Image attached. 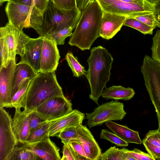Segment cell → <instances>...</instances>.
Here are the masks:
<instances>
[{"mask_svg":"<svg viewBox=\"0 0 160 160\" xmlns=\"http://www.w3.org/2000/svg\"><path fill=\"white\" fill-rule=\"evenodd\" d=\"M103 11L95 0H92L81 11V14L68 43L82 51L89 50L100 37Z\"/></svg>","mask_w":160,"mask_h":160,"instance_id":"obj_1","label":"cell"},{"mask_svg":"<svg viewBox=\"0 0 160 160\" xmlns=\"http://www.w3.org/2000/svg\"><path fill=\"white\" fill-rule=\"evenodd\" d=\"M90 52L85 76L90 88L89 98L98 104L103 89L109 80L113 59L108 50L101 46L93 47Z\"/></svg>","mask_w":160,"mask_h":160,"instance_id":"obj_2","label":"cell"},{"mask_svg":"<svg viewBox=\"0 0 160 160\" xmlns=\"http://www.w3.org/2000/svg\"><path fill=\"white\" fill-rule=\"evenodd\" d=\"M63 95L62 89L57 80L55 71L40 72L31 82L23 108L28 111L35 110L48 99Z\"/></svg>","mask_w":160,"mask_h":160,"instance_id":"obj_3","label":"cell"},{"mask_svg":"<svg viewBox=\"0 0 160 160\" xmlns=\"http://www.w3.org/2000/svg\"><path fill=\"white\" fill-rule=\"evenodd\" d=\"M5 11L8 22L18 30L32 28L37 32L42 24L43 15L34 6L8 2Z\"/></svg>","mask_w":160,"mask_h":160,"instance_id":"obj_4","label":"cell"},{"mask_svg":"<svg viewBox=\"0 0 160 160\" xmlns=\"http://www.w3.org/2000/svg\"><path fill=\"white\" fill-rule=\"evenodd\" d=\"M141 72L151 100L154 107L160 132V64L147 55L145 56Z\"/></svg>","mask_w":160,"mask_h":160,"instance_id":"obj_5","label":"cell"},{"mask_svg":"<svg viewBox=\"0 0 160 160\" xmlns=\"http://www.w3.org/2000/svg\"><path fill=\"white\" fill-rule=\"evenodd\" d=\"M124 108L122 103L116 101L102 103L95 108L93 112L86 113L87 124L91 128L107 121H121L127 114Z\"/></svg>","mask_w":160,"mask_h":160,"instance_id":"obj_6","label":"cell"},{"mask_svg":"<svg viewBox=\"0 0 160 160\" xmlns=\"http://www.w3.org/2000/svg\"><path fill=\"white\" fill-rule=\"evenodd\" d=\"M103 11L106 12L133 18L155 12V7H144L120 0H95Z\"/></svg>","mask_w":160,"mask_h":160,"instance_id":"obj_7","label":"cell"},{"mask_svg":"<svg viewBox=\"0 0 160 160\" xmlns=\"http://www.w3.org/2000/svg\"><path fill=\"white\" fill-rule=\"evenodd\" d=\"M11 115L0 106V160H7L18 143L12 130Z\"/></svg>","mask_w":160,"mask_h":160,"instance_id":"obj_8","label":"cell"},{"mask_svg":"<svg viewBox=\"0 0 160 160\" xmlns=\"http://www.w3.org/2000/svg\"><path fill=\"white\" fill-rule=\"evenodd\" d=\"M73 110L71 102L63 95L48 99L35 110L49 121L65 115Z\"/></svg>","mask_w":160,"mask_h":160,"instance_id":"obj_9","label":"cell"},{"mask_svg":"<svg viewBox=\"0 0 160 160\" xmlns=\"http://www.w3.org/2000/svg\"><path fill=\"white\" fill-rule=\"evenodd\" d=\"M81 11L77 10L64 13L56 8L50 1L43 14L42 24L37 31L40 36L44 37L46 33L53 30L61 22L74 16Z\"/></svg>","mask_w":160,"mask_h":160,"instance_id":"obj_10","label":"cell"},{"mask_svg":"<svg viewBox=\"0 0 160 160\" xmlns=\"http://www.w3.org/2000/svg\"><path fill=\"white\" fill-rule=\"evenodd\" d=\"M60 58L56 43L46 36L43 37L40 62V72H49L55 71Z\"/></svg>","mask_w":160,"mask_h":160,"instance_id":"obj_11","label":"cell"},{"mask_svg":"<svg viewBox=\"0 0 160 160\" xmlns=\"http://www.w3.org/2000/svg\"><path fill=\"white\" fill-rule=\"evenodd\" d=\"M16 60H11L6 68L0 69V106L12 108L13 78Z\"/></svg>","mask_w":160,"mask_h":160,"instance_id":"obj_12","label":"cell"},{"mask_svg":"<svg viewBox=\"0 0 160 160\" xmlns=\"http://www.w3.org/2000/svg\"><path fill=\"white\" fill-rule=\"evenodd\" d=\"M85 115L84 113L74 109L65 115L48 121L50 137L58 136L62 131L66 129L82 124Z\"/></svg>","mask_w":160,"mask_h":160,"instance_id":"obj_13","label":"cell"},{"mask_svg":"<svg viewBox=\"0 0 160 160\" xmlns=\"http://www.w3.org/2000/svg\"><path fill=\"white\" fill-rule=\"evenodd\" d=\"M43 37L30 38L25 46L20 61L30 66L36 72H40V62Z\"/></svg>","mask_w":160,"mask_h":160,"instance_id":"obj_14","label":"cell"},{"mask_svg":"<svg viewBox=\"0 0 160 160\" xmlns=\"http://www.w3.org/2000/svg\"><path fill=\"white\" fill-rule=\"evenodd\" d=\"M128 17L103 11L100 37L107 40L112 39L120 31Z\"/></svg>","mask_w":160,"mask_h":160,"instance_id":"obj_15","label":"cell"},{"mask_svg":"<svg viewBox=\"0 0 160 160\" xmlns=\"http://www.w3.org/2000/svg\"><path fill=\"white\" fill-rule=\"evenodd\" d=\"M20 146L31 151L40 159L45 160H60L58 147L50 138L38 142L24 144Z\"/></svg>","mask_w":160,"mask_h":160,"instance_id":"obj_16","label":"cell"},{"mask_svg":"<svg viewBox=\"0 0 160 160\" xmlns=\"http://www.w3.org/2000/svg\"><path fill=\"white\" fill-rule=\"evenodd\" d=\"M25 109L22 111L21 108H16L12 119L11 128L18 143L24 144L30 134L29 116L32 112Z\"/></svg>","mask_w":160,"mask_h":160,"instance_id":"obj_17","label":"cell"},{"mask_svg":"<svg viewBox=\"0 0 160 160\" xmlns=\"http://www.w3.org/2000/svg\"><path fill=\"white\" fill-rule=\"evenodd\" d=\"M77 133L90 160H99L101 150L92 134L82 124L76 127Z\"/></svg>","mask_w":160,"mask_h":160,"instance_id":"obj_18","label":"cell"},{"mask_svg":"<svg viewBox=\"0 0 160 160\" xmlns=\"http://www.w3.org/2000/svg\"><path fill=\"white\" fill-rule=\"evenodd\" d=\"M39 73L25 63L20 61L16 64L13 78L12 98L25 80L34 78Z\"/></svg>","mask_w":160,"mask_h":160,"instance_id":"obj_19","label":"cell"},{"mask_svg":"<svg viewBox=\"0 0 160 160\" xmlns=\"http://www.w3.org/2000/svg\"><path fill=\"white\" fill-rule=\"evenodd\" d=\"M104 124L110 130L128 143L142 144L138 132L130 129L126 126L121 125L112 121H107Z\"/></svg>","mask_w":160,"mask_h":160,"instance_id":"obj_20","label":"cell"},{"mask_svg":"<svg viewBox=\"0 0 160 160\" xmlns=\"http://www.w3.org/2000/svg\"><path fill=\"white\" fill-rule=\"evenodd\" d=\"M135 94L132 88H126L120 85L112 86L109 88L105 87L101 96L106 100H128L133 98Z\"/></svg>","mask_w":160,"mask_h":160,"instance_id":"obj_21","label":"cell"},{"mask_svg":"<svg viewBox=\"0 0 160 160\" xmlns=\"http://www.w3.org/2000/svg\"><path fill=\"white\" fill-rule=\"evenodd\" d=\"M142 143L154 160H160V132L157 130H149Z\"/></svg>","mask_w":160,"mask_h":160,"instance_id":"obj_22","label":"cell"},{"mask_svg":"<svg viewBox=\"0 0 160 160\" xmlns=\"http://www.w3.org/2000/svg\"><path fill=\"white\" fill-rule=\"evenodd\" d=\"M0 33L5 38L8 48L10 60H16V43L14 28L9 22L0 28Z\"/></svg>","mask_w":160,"mask_h":160,"instance_id":"obj_23","label":"cell"},{"mask_svg":"<svg viewBox=\"0 0 160 160\" xmlns=\"http://www.w3.org/2000/svg\"><path fill=\"white\" fill-rule=\"evenodd\" d=\"M33 78L25 80L18 91L12 97L11 100L12 108L14 107L15 108H23L28 88Z\"/></svg>","mask_w":160,"mask_h":160,"instance_id":"obj_24","label":"cell"},{"mask_svg":"<svg viewBox=\"0 0 160 160\" xmlns=\"http://www.w3.org/2000/svg\"><path fill=\"white\" fill-rule=\"evenodd\" d=\"M17 145L7 160H37L39 159L38 157L33 152L23 147Z\"/></svg>","mask_w":160,"mask_h":160,"instance_id":"obj_25","label":"cell"},{"mask_svg":"<svg viewBox=\"0 0 160 160\" xmlns=\"http://www.w3.org/2000/svg\"><path fill=\"white\" fill-rule=\"evenodd\" d=\"M50 137L49 126L48 122L30 133L25 143L38 142L49 138Z\"/></svg>","mask_w":160,"mask_h":160,"instance_id":"obj_26","label":"cell"},{"mask_svg":"<svg viewBox=\"0 0 160 160\" xmlns=\"http://www.w3.org/2000/svg\"><path fill=\"white\" fill-rule=\"evenodd\" d=\"M65 59L71 68L73 77L79 78L85 75L86 71L84 67L80 63L77 58L73 56L71 52L69 51L67 53Z\"/></svg>","mask_w":160,"mask_h":160,"instance_id":"obj_27","label":"cell"},{"mask_svg":"<svg viewBox=\"0 0 160 160\" xmlns=\"http://www.w3.org/2000/svg\"><path fill=\"white\" fill-rule=\"evenodd\" d=\"M123 25L129 27L137 30L144 35L153 33V28L148 26L133 18L128 17Z\"/></svg>","mask_w":160,"mask_h":160,"instance_id":"obj_28","label":"cell"},{"mask_svg":"<svg viewBox=\"0 0 160 160\" xmlns=\"http://www.w3.org/2000/svg\"><path fill=\"white\" fill-rule=\"evenodd\" d=\"M126 148H117L116 146L110 147L102 153L99 160H123Z\"/></svg>","mask_w":160,"mask_h":160,"instance_id":"obj_29","label":"cell"},{"mask_svg":"<svg viewBox=\"0 0 160 160\" xmlns=\"http://www.w3.org/2000/svg\"><path fill=\"white\" fill-rule=\"evenodd\" d=\"M14 28L16 43V54L21 57L24 52L25 45L31 38L24 33L22 30Z\"/></svg>","mask_w":160,"mask_h":160,"instance_id":"obj_30","label":"cell"},{"mask_svg":"<svg viewBox=\"0 0 160 160\" xmlns=\"http://www.w3.org/2000/svg\"><path fill=\"white\" fill-rule=\"evenodd\" d=\"M56 8L64 13H69L79 9L76 0H50Z\"/></svg>","mask_w":160,"mask_h":160,"instance_id":"obj_31","label":"cell"},{"mask_svg":"<svg viewBox=\"0 0 160 160\" xmlns=\"http://www.w3.org/2000/svg\"><path fill=\"white\" fill-rule=\"evenodd\" d=\"M76 127H72L62 131L58 136L63 144L81 142L76 131Z\"/></svg>","mask_w":160,"mask_h":160,"instance_id":"obj_32","label":"cell"},{"mask_svg":"<svg viewBox=\"0 0 160 160\" xmlns=\"http://www.w3.org/2000/svg\"><path fill=\"white\" fill-rule=\"evenodd\" d=\"M100 138L108 141L117 146L124 147L127 146L128 143L120 138L114 133L107 129H102L100 134Z\"/></svg>","mask_w":160,"mask_h":160,"instance_id":"obj_33","label":"cell"},{"mask_svg":"<svg viewBox=\"0 0 160 160\" xmlns=\"http://www.w3.org/2000/svg\"><path fill=\"white\" fill-rule=\"evenodd\" d=\"M29 118L30 133L48 122L47 120L35 110L31 112Z\"/></svg>","mask_w":160,"mask_h":160,"instance_id":"obj_34","label":"cell"},{"mask_svg":"<svg viewBox=\"0 0 160 160\" xmlns=\"http://www.w3.org/2000/svg\"><path fill=\"white\" fill-rule=\"evenodd\" d=\"M0 68H6L10 61L8 48L4 36L0 34Z\"/></svg>","mask_w":160,"mask_h":160,"instance_id":"obj_35","label":"cell"},{"mask_svg":"<svg viewBox=\"0 0 160 160\" xmlns=\"http://www.w3.org/2000/svg\"><path fill=\"white\" fill-rule=\"evenodd\" d=\"M152 41V58L160 64V29L157 30Z\"/></svg>","mask_w":160,"mask_h":160,"instance_id":"obj_36","label":"cell"},{"mask_svg":"<svg viewBox=\"0 0 160 160\" xmlns=\"http://www.w3.org/2000/svg\"><path fill=\"white\" fill-rule=\"evenodd\" d=\"M133 18L154 28L157 26L156 16L155 12L136 16Z\"/></svg>","mask_w":160,"mask_h":160,"instance_id":"obj_37","label":"cell"},{"mask_svg":"<svg viewBox=\"0 0 160 160\" xmlns=\"http://www.w3.org/2000/svg\"><path fill=\"white\" fill-rule=\"evenodd\" d=\"M125 152L135 160H154L149 153H145L137 148H134L131 150L125 148Z\"/></svg>","mask_w":160,"mask_h":160,"instance_id":"obj_38","label":"cell"},{"mask_svg":"<svg viewBox=\"0 0 160 160\" xmlns=\"http://www.w3.org/2000/svg\"><path fill=\"white\" fill-rule=\"evenodd\" d=\"M63 155L61 160H79V158L73 148L68 143L63 144Z\"/></svg>","mask_w":160,"mask_h":160,"instance_id":"obj_39","label":"cell"},{"mask_svg":"<svg viewBox=\"0 0 160 160\" xmlns=\"http://www.w3.org/2000/svg\"><path fill=\"white\" fill-rule=\"evenodd\" d=\"M68 143L76 153L79 157V160H90L81 142H73Z\"/></svg>","mask_w":160,"mask_h":160,"instance_id":"obj_40","label":"cell"},{"mask_svg":"<svg viewBox=\"0 0 160 160\" xmlns=\"http://www.w3.org/2000/svg\"><path fill=\"white\" fill-rule=\"evenodd\" d=\"M34 6L43 15L50 1L49 0H33Z\"/></svg>","mask_w":160,"mask_h":160,"instance_id":"obj_41","label":"cell"},{"mask_svg":"<svg viewBox=\"0 0 160 160\" xmlns=\"http://www.w3.org/2000/svg\"><path fill=\"white\" fill-rule=\"evenodd\" d=\"M122 1L134 3L144 7H155V6L151 4L147 0H120Z\"/></svg>","mask_w":160,"mask_h":160,"instance_id":"obj_42","label":"cell"},{"mask_svg":"<svg viewBox=\"0 0 160 160\" xmlns=\"http://www.w3.org/2000/svg\"><path fill=\"white\" fill-rule=\"evenodd\" d=\"M6 2H12L29 6H34L33 0H6Z\"/></svg>","mask_w":160,"mask_h":160,"instance_id":"obj_43","label":"cell"},{"mask_svg":"<svg viewBox=\"0 0 160 160\" xmlns=\"http://www.w3.org/2000/svg\"><path fill=\"white\" fill-rule=\"evenodd\" d=\"M92 0H76L78 8L81 11L84 9Z\"/></svg>","mask_w":160,"mask_h":160,"instance_id":"obj_44","label":"cell"},{"mask_svg":"<svg viewBox=\"0 0 160 160\" xmlns=\"http://www.w3.org/2000/svg\"><path fill=\"white\" fill-rule=\"evenodd\" d=\"M155 13L156 16L157 26L160 28V10H156Z\"/></svg>","mask_w":160,"mask_h":160,"instance_id":"obj_45","label":"cell"},{"mask_svg":"<svg viewBox=\"0 0 160 160\" xmlns=\"http://www.w3.org/2000/svg\"><path fill=\"white\" fill-rule=\"evenodd\" d=\"M151 4L155 5L160 2V0H147Z\"/></svg>","mask_w":160,"mask_h":160,"instance_id":"obj_46","label":"cell"},{"mask_svg":"<svg viewBox=\"0 0 160 160\" xmlns=\"http://www.w3.org/2000/svg\"><path fill=\"white\" fill-rule=\"evenodd\" d=\"M155 7L156 10H160V2L156 4Z\"/></svg>","mask_w":160,"mask_h":160,"instance_id":"obj_47","label":"cell"},{"mask_svg":"<svg viewBox=\"0 0 160 160\" xmlns=\"http://www.w3.org/2000/svg\"><path fill=\"white\" fill-rule=\"evenodd\" d=\"M5 2H6V0H0V4L1 5Z\"/></svg>","mask_w":160,"mask_h":160,"instance_id":"obj_48","label":"cell"}]
</instances>
